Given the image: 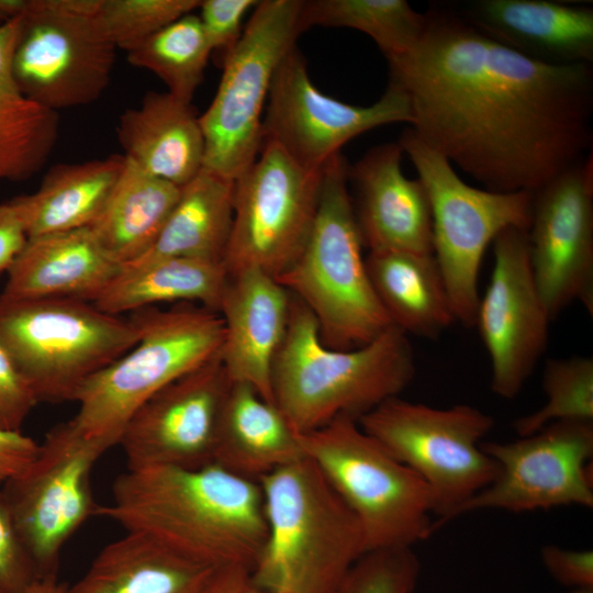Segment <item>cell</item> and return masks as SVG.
<instances>
[{
	"label": "cell",
	"mask_w": 593,
	"mask_h": 593,
	"mask_svg": "<svg viewBox=\"0 0 593 593\" xmlns=\"http://www.w3.org/2000/svg\"><path fill=\"white\" fill-rule=\"evenodd\" d=\"M258 483L267 537L249 583L275 593H338L366 552L355 515L306 457Z\"/></svg>",
	"instance_id": "4"
},
{
	"label": "cell",
	"mask_w": 593,
	"mask_h": 593,
	"mask_svg": "<svg viewBox=\"0 0 593 593\" xmlns=\"http://www.w3.org/2000/svg\"><path fill=\"white\" fill-rule=\"evenodd\" d=\"M36 579L0 490V593H25Z\"/></svg>",
	"instance_id": "39"
},
{
	"label": "cell",
	"mask_w": 593,
	"mask_h": 593,
	"mask_svg": "<svg viewBox=\"0 0 593 593\" xmlns=\"http://www.w3.org/2000/svg\"><path fill=\"white\" fill-rule=\"evenodd\" d=\"M256 0H204L198 14L212 52L224 58L233 51L243 34V19L255 8Z\"/></svg>",
	"instance_id": "38"
},
{
	"label": "cell",
	"mask_w": 593,
	"mask_h": 593,
	"mask_svg": "<svg viewBox=\"0 0 593 593\" xmlns=\"http://www.w3.org/2000/svg\"><path fill=\"white\" fill-rule=\"evenodd\" d=\"M291 294L258 270L227 273L219 314L224 324L221 359L232 382L253 387L273 402L272 368L290 316Z\"/></svg>",
	"instance_id": "21"
},
{
	"label": "cell",
	"mask_w": 593,
	"mask_h": 593,
	"mask_svg": "<svg viewBox=\"0 0 593 593\" xmlns=\"http://www.w3.org/2000/svg\"><path fill=\"white\" fill-rule=\"evenodd\" d=\"M301 448L358 521L366 551L413 548L436 528L426 483L367 434L339 416L299 434Z\"/></svg>",
	"instance_id": "8"
},
{
	"label": "cell",
	"mask_w": 593,
	"mask_h": 593,
	"mask_svg": "<svg viewBox=\"0 0 593 593\" xmlns=\"http://www.w3.org/2000/svg\"><path fill=\"white\" fill-rule=\"evenodd\" d=\"M19 16L0 26V181H23L36 174L58 134L57 112L26 98L13 79Z\"/></svg>",
	"instance_id": "32"
},
{
	"label": "cell",
	"mask_w": 593,
	"mask_h": 593,
	"mask_svg": "<svg viewBox=\"0 0 593 593\" xmlns=\"http://www.w3.org/2000/svg\"><path fill=\"white\" fill-rule=\"evenodd\" d=\"M499 466L493 482L461 514L478 510L529 512L593 506V422L560 421L511 443H482Z\"/></svg>",
	"instance_id": "16"
},
{
	"label": "cell",
	"mask_w": 593,
	"mask_h": 593,
	"mask_svg": "<svg viewBox=\"0 0 593 593\" xmlns=\"http://www.w3.org/2000/svg\"><path fill=\"white\" fill-rule=\"evenodd\" d=\"M124 155L54 166L38 189L9 202L29 238L90 226L122 170Z\"/></svg>",
	"instance_id": "30"
},
{
	"label": "cell",
	"mask_w": 593,
	"mask_h": 593,
	"mask_svg": "<svg viewBox=\"0 0 593 593\" xmlns=\"http://www.w3.org/2000/svg\"><path fill=\"white\" fill-rule=\"evenodd\" d=\"M419 573L413 548L369 550L350 568L338 593H413Z\"/></svg>",
	"instance_id": "37"
},
{
	"label": "cell",
	"mask_w": 593,
	"mask_h": 593,
	"mask_svg": "<svg viewBox=\"0 0 593 593\" xmlns=\"http://www.w3.org/2000/svg\"><path fill=\"white\" fill-rule=\"evenodd\" d=\"M418 42L387 60L407 96L411 128L495 192H535L593 145V65H552L432 5Z\"/></svg>",
	"instance_id": "1"
},
{
	"label": "cell",
	"mask_w": 593,
	"mask_h": 593,
	"mask_svg": "<svg viewBox=\"0 0 593 593\" xmlns=\"http://www.w3.org/2000/svg\"><path fill=\"white\" fill-rule=\"evenodd\" d=\"M249 574L242 567L221 568L200 593H243L249 583Z\"/></svg>",
	"instance_id": "44"
},
{
	"label": "cell",
	"mask_w": 593,
	"mask_h": 593,
	"mask_svg": "<svg viewBox=\"0 0 593 593\" xmlns=\"http://www.w3.org/2000/svg\"><path fill=\"white\" fill-rule=\"evenodd\" d=\"M235 180L202 168L179 198L152 247L122 269L167 258L222 262L234 212Z\"/></svg>",
	"instance_id": "28"
},
{
	"label": "cell",
	"mask_w": 593,
	"mask_h": 593,
	"mask_svg": "<svg viewBox=\"0 0 593 593\" xmlns=\"http://www.w3.org/2000/svg\"><path fill=\"white\" fill-rule=\"evenodd\" d=\"M139 339L131 318L72 298L0 293V345L38 403L74 401L81 385Z\"/></svg>",
	"instance_id": "7"
},
{
	"label": "cell",
	"mask_w": 593,
	"mask_h": 593,
	"mask_svg": "<svg viewBox=\"0 0 593 593\" xmlns=\"http://www.w3.org/2000/svg\"><path fill=\"white\" fill-rule=\"evenodd\" d=\"M303 0H262L223 60L216 93L199 116L204 136V165L236 180L262 146V111L273 76L302 33Z\"/></svg>",
	"instance_id": "11"
},
{
	"label": "cell",
	"mask_w": 593,
	"mask_h": 593,
	"mask_svg": "<svg viewBox=\"0 0 593 593\" xmlns=\"http://www.w3.org/2000/svg\"><path fill=\"white\" fill-rule=\"evenodd\" d=\"M321 171L298 165L272 142L235 180L232 230L223 257L227 273L258 269L273 278L301 254L316 217Z\"/></svg>",
	"instance_id": "14"
},
{
	"label": "cell",
	"mask_w": 593,
	"mask_h": 593,
	"mask_svg": "<svg viewBox=\"0 0 593 593\" xmlns=\"http://www.w3.org/2000/svg\"><path fill=\"white\" fill-rule=\"evenodd\" d=\"M492 40L552 65H593V9L548 0H477L458 11Z\"/></svg>",
	"instance_id": "22"
},
{
	"label": "cell",
	"mask_w": 593,
	"mask_h": 593,
	"mask_svg": "<svg viewBox=\"0 0 593 593\" xmlns=\"http://www.w3.org/2000/svg\"><path fill=\"white\" fill-rule=\"evenodd\" d=\"M403 154L399 142L378 145L348 169L356 222L369 251L433 254L429 200L419 179L402 172Z\"/></svg>",
	"instance_id": "20"
},
{
	"label": "cell",
	"mask_w": 593,
	"mask_h": 593,
	"mask_svg": "<svg viewBox=\"0 0 593 593\" xmlns=\"http://www.w3.org/2000/svg\"><path fill=\"white\" fill-rule=\"evenodd\" d=\"M37 403L30 385L0 345V428L21 432Z\"/></svg>",
	"instance_id": "40"
},
{
	"label": "cell",
	"mask_w": 593,
	"mask_h": 593,
	"mask_svg": "<svg viewBox=\"0 0 593 593\" xmlns=\"http://www.w3.org/2000/svg\"><path fill=\"white\" fill-rule=\"evenodd\" d=\"M200 4L199 0H101L100 18L115 47L128 52Z\"/></svg>",
	"instance_id": "36"
},
{
	"label": "cell",
	"mask_w": 593,
	"mask_h": 593,
	"mask_svg": "<svg viewBox=\"0 0 593 593\" xmlns=\"http://www.w3.org/2000/svg\"><path fill=\"white\" fill-rule=\"evenodd\" d=\"M179 194V187L124 156L105 204L89 227L105 254L123 268L152 247Z\"/></svg>",
	"instance_id": "29"
},
{
	"label": "cell",
	"mask_w": 593,
	"mask_h": 593,
	"mask_svg": "<svg viewBox=\"0 0 593 593\" xmlns=\"http://www.w3.org/2000/svg\"><path fill=\"white\" fill-rule=\"evenodd\" d=\"M365 260L382 307L405 334L437 339L456 322L434 254L369 251Z\"/></svg>",
	"instance_id": "27"
},
{
	"label": "cell",
	"mask_w": 593,
	"mask_h": 593,
	"mask_svg": "<svg viewBox=\"0 0 593 593\" xmlns=\"http://www.w3.org/2000/svg\"><path fill=\"white\" fill-rule=\"evenodd\" d=\"M90 227L29 238L8 270L2 295L72 298L94 302L121 272Z\"/></svg>",
	"instance_id": "23"
},
{
	"label": "cell",
	"mask_w": 593,
	"mask_h": 593,
	"mask_svg": "<svg viewBox=\"0 0 593 593\" xmlns=\"http://www.w3.org/2000/svg\"><path fill=\"white\" fill-rule=\"evenodd\" d=\"M219 569L126 532L99 551L68 593H200Z\"/></svg>",
	"instance_id": "26"
},
{
	"label": "cell",
	"mask_w": 593,
	"mask_h": 593,
	"mask_svg": "<svg viewBox=\"0 0 593 593\" xmlns=\"http://www.w3.org/2000/svg\"><path fill=\"white\" fill-rule=\"evenodd\" d=\"M38 446L33 438L22 432L0 428V486L31 463Z\"/></svg>",
	"instance_id": "42"
},
{
	"label": "cell",
	"mask_w": 593,
	"mask_h": 593,
	"mask_svg": "<svg viewBox=\"0 0 593 593\" xmlns=\"http://www.w3.org/2000/svg\"><path fill=\"white\" fill-rule=\"evenodd\" d=\"M527 233L534 278L551 320L574 301L592 315V154L534 192Z\"/></svg>",
	"instance_id": "18"
},
{
	"label": "cell",
	"mask_w": 593,
	"mask_h": 593,
	"mask_svg": "<svg viewBox=\"0 0 593 593\" xmlns=\"http://www.w3.org/2000/svg\"><path fill=\"white\" fill-rule=\"evenodd\" d=\"M94 516L137 532L214 568L253 570L267 537L258 482L209 463L200 468L127 470L113 483V500Z\"/></svg>",
	"instance_id": "2"
},
{
	"label": "cell",
	"mask_w": 593,
	"mask_h": 593,
	"mask_svg": "<svg viewBox=\"0 0 593 593\" xmlns=\"http://www.w3.org/2000/svg\"><path fill=\"white\" fill-rule=\"evenodd\" d=\"M243 593H275V592L260 590V589H257V588L253 586L250 583H248L247 588L245 589V591Z\"/></svg>",
	"instance_id": "47"
},
{
	"label": "cell",
	"mask_w": 593,
	"mask_h": 593,
	"mask_svg": "<svg viewBox=\"0 0 593 593\" xmlns=\"http://www.w3.org/2000/svg\"><path fill=\"white\" fill-rule=\"evenodd\" d=\"M27 240L25 227L14 206L10 202L0 203V276L8 272Z\"/></svg>",
	"instance_id": "43"
},
{
	"label": "cell",
	"mask_w": 593,
	"mask_h": 593,
	"mask_svg": "<svg viewBox=\"0 0 593 593\" xmlns=\"http://www.w3.org/2000/svg\"><path fill=\"white\" fill-rule=\"evenodd\" d=\"M494 267L480 298L475 325L491 360V389L515 398L546 350L551 320L535 281L526 230L493 240Z\"/></svg>",
	"instance_id": "17"
},
{
	"label": "cell",
	"mask_w": 593,
	"mask_h": 593,
	"mask_svg": "<svg viewBox=\"0 0 593 593\" xmlns=\"http://www.w3.org/2000/svg\"><path fill=\"white\" fill-rule=\"evenodd\" d=\"M220 354L159 390L133 414L118 444L127 470L212 463L232 385Z\"/></svg>",
	"instance_id": "19"
},
{
	"label": "cell",
	"mask_w": 593,
	"mask_h": 593,
	"mask_svg": "<svg viewBox=\"0 0 593 593\" xmlns=\"http://www.w3.org/2000/svg\"><path fill=\"white\" fill-rule=\"evenodd\" d=\"M107 450L69 419L53 427L31 463L0 489L37 579L58 577L64 546L94 516L91 475Z\"/></svg>",
	"instance_id": "13"
},
{
	"label": "cell",
	"mask_w": 593,
	"mask_h": 593,
	"mask_svg": "<svg viewBox=\"0 0 593 593\" xmlns=\"http://www.w3.org/2000/svg\"><path fill=\"white\" fill-rule=\"evenodd\" d=\"M572 593H593V590H575Z\"/></svg>",
	"instance_id": "48"
},
{
	"label": "cell",
	"mask_w": 593,
	"mask_h": 593,
	"mask_svg": "<svg viewBox=\"0 0 593 593\" xmlns=\"http://www.w3.org/2000/svg\"><path fill=\"white\" fill-rule=\"evenodd\" d=\"M125 157L146 172L182 187L204 165V136L191 103L169 92H147L118 124Z\"/></svg>",
	"instance_id": "24"
},
{
	"label": "cell",
	"mask_w": 593,
	"mask_h": 593,
	"mask_svg": "<svg viewBox=\"0 0 593 593\" xmlns=\"http://www.w3.org/2000/svg\"><path fill=\"white\" fill-rule=\"evenodd\" d=\"M212 49L194 12L186 14L127 52L135 67L154 72L174 97L191 103Z\"/></svg>",
	"instance_id": "34"
},
{
	"label": "cell",
	"mask_w": 593,
	"mask_h": 593,
	"mask_svg": "<svg viewBox=\"0 0 593 593\" xmlns=\"http://www.w3.org/2000/svg\"><path fill=\"white\" fill-rule=\"evenodd\" d=\"M547 401L514 423L518 436L530 435L560 421L593 422V358H550L542 373Z\"/></svg>",
	"instance_id": "35"
},
{
	"label": "cell",
	"mask_w": 593,
	"mask_h": 593,
	"mask_svg": "<svg viewBox=\"0 0 593 593\" xmlns=\"http://www.w3.org/2000/svg\"><path fill=\"white\" fill-rule=\"evenodd\" d=\"M414 376L411 343L396 326L357 348H329L312 313L291 294L287 332L272 368V394L298 434L339 416L358 421L399 396Z\"/></svg>",
	"instance_id": "3"
},
{
	"label": "cell",
	"mask_w": 593,
	"mask_h": 593,
	"mask_svg": "<svg viewBox=\"0 0 593 593\" xmlns=\"http://www.w3.org/2000/svg\"><path fill=\"white\" fill-rule=\"evenodd\" d=\"M25 593H68V586L58 581V577L34 580Z\"/></svg>",
	"instance_id": "45"
},
{
	"label": "cell",
	"mask_w": 593,
	"mask_h": 593,
	"mask_svg": "<svg viewBox=\"0 0 593 593\" xmlns=\"http://www.w3.org/2000/svg\"><path fill=\"white\" fill-rule=\"evenodd\" d=\"M339 153L323 168L316 217L295 261L277 279L314 316L323 344L363 346L393 324L382 307L362 257V239Z\"/></svg>",
	"instance_id": "5"
},
{
	"label": "cell",
	"mask_w": 593,
	"mask_h": 593,
	"mask_svg": "<svg viewBox=\"0 0 593 593\" xmlns=\"http://www.w3.org/2000/svg\"><path fill=\"white\" fill-rule=\"evenodd\" d=\"M226 282L222 262L167 258L121 269L93 303L118 316L160 303H193L219 313Z\"/></svg>",
	"instance_id": "31"
},
{
	"label": "cell",
	"mask_w": 593,
	"mask_h": 593,
	"mask_svg": "<svg viewBox=\"0 0 593 593\" xmlns=\"http://www.w3.org/2000/svg\"><path fill=\"white\" fill-rule=\"evenodd\" d=\"M27 0H0V26L19 16Z\"/></svg>",
	"instance_id": "46"
},
{
	"label": "cell",
	"mask_w": 593,
	"mask_h": 593,
	"mask_svg": "<svg viewBox=\"0 0 593 593\" xmlns=\"http://www.w3.org/2000/svg\"><path fill=\"white\" fill-rule=\"evenodd\" d=\"M139 339L127 353L88 379L71 418L87 438L107 449L119 444L133 414L155 393L221 353V315L193 303L131 313Z\"/></svg>",
	"instance_id": "6"
},
{
	"label": "cell",
	"mask_w": 593,
	"mask_h": 593,
	"mask_svg": "<svg viewBox=\"0 0 593 593\" xmlns=\"http://www.w3.org/2000/svg\"><path fill=\"white\" fill-rule=\"evenodd\" d=\"M101 0H27L19 16L11 71L20 91L57 112L94 102L110 82L115 45Z\"/></svg>",
	"instance_id": "12"
},
{
	"label": "cell",
	"mask_w": 593,
	"mask_h": 593,
	"mask_svg": "<svg viewBox=\"0 0 593 593\" xmlns=\"http://www.w3.org/2000/svg\"><path fill=\"white\" fill-rule=\"evenodd\" d=\"M540 555L545 568L557 582L575 590H593L591 550H570L548 545L542 547Z\"/></svg>",
	"instance_id": "41"
},
{
	"label": "cell",
	"mask_w": 593,
	"mask_h": 593,
	"mask_svg": "<svg viewBox=\"0 0 593 593\" xmlns=\"http://www.w3.org/2000/svg\"><path fill=\"white\" fill-rule=\"evenodd\" d=\"M358 424L426 483L436 527L459 516L497 474L496 461L482 449L494 421L474 406L436 409L395 396Z\"/></svg>",
	"instance_id": "10"
},
{
	"label": "cell",
	"mask_w": 593,
	"mask_h": 593,
	"mask_svg": "<svg viewBox=\"0 0 593 593\" xmlns=\"http://www.w3.org/2000/svg\"><path fill=\"white\" fill-rule=\"evenodd\" d=\"M304 457L299 434L280 409L249 384L232 382L219 424L212 462L258 482Z\"/></svg>",
	"instance_id": "25"
},
{
	"label": "cell",
	"mask_w": 593,
	"mask_h": 593,
	"mask_svg": "<svg viewBox=\"0 0 593 593\" xmlns=\"http://www.w3.org/2000/svg\"><path fill=\"white\" fill-rule=\"evenodd\" d=\"M262 143L272 142L301 167L321 171L353 138L391 123H412L405 92L389 82L382 97L368 107L345 103L318 90L305 60L294 46L272 79Z\"/></svg>",
	"instance_id": "15"
},
{
	"label": "cell",
	"mask_w": 593,
	"mask_h": 593,
	"mask_svg": "<svg viewBox=\"0 0 593 593\" xmlns=\"http://www.w3.org/2000/svg\"><path fill=\"white\" fill-rule=\"evenodd\" d=\"M414 165L430 205L433 254L443 275L456 322L475 325L478 277L483 255L510 227L528 231L534 192H495L466 183L451 163L411 128L399 138Z\"/></svg>",
	"instance_id": "9"
},
{
	"label": "cell",
	"mask_w": 593,
	"mask_h": 593,
	"mask_svg": "<svg viewBox=\"0 0 593 593\" xmlns=\"http://www.w3.org/2000/svg\"><path fill=\"white\" fill-rule=\"evenodd\" d=\"M425 13L405 0H310L300 13L302 32L312 26L349 27L370 36L387 60L406 54L425 27Z\"/></svg>",
	"instance_id": "33"
}]
</instances>
